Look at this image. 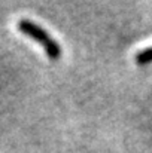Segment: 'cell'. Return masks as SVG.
Returning <instances> with one entry per match:
<instances>
[{
    "label": "cell",
    "instance_id": "obj_1",
    "mask_svg": "<svg viewBox=\"0 0 152 153\" xmlns=\"http://www.w3.org/2000/svg\"><path fill=\"white\" fill-rule=\"evenodd\" d=\"M16 28L27 37H30L31 40H34L36 43H39L43 49L45 53L48 55V58L55 61L60 59L61 56V46L58 45V42L51 36L46 30H43L40 25H37L36 22L30 21V19H19L16 24Z\"/></svg>",
    "mask_w": 152,
    "mask_h": 153
},
{
    "label": "cell",
    "instance_id": "obj_2",
    "mask_svg": "<svg viewBox=\"0 0 152 153\" xmlns=\"http://www.w3.org/2000/svg\"><path fill=\"white\" fill-rule=\"evenodd\" d=\"M134 61H136L139 65H145V64L152 62V46L137 52L136 56H134Z\"/></svg>",
    "mask_w": 152,
    "mask_h": 153
}]
</instances>
